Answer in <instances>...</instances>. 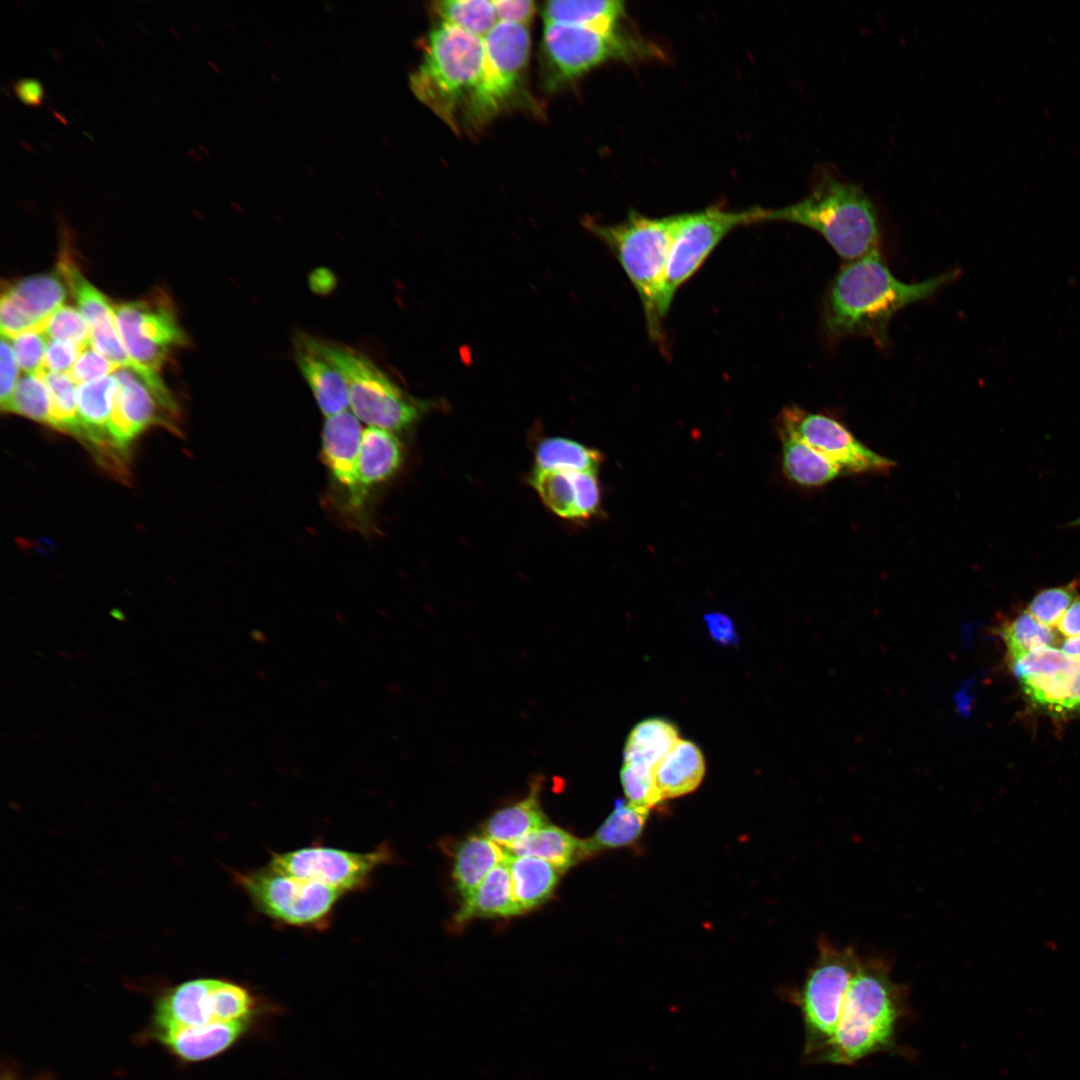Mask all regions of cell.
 Wrapping results in <instances>:
<instances>
[{
    "mask_svg": "<svg viewBox=\"0 0 1080 1080\" xmlns=\"http://www.w3.org/2000/svg\"><path fill=\"white\" fill-rule=\"evenodd\" d=\"M959 275L951 270L921 282L897 279L879 248L844 264L830 282L823 301V323L833 340L863 337L886 347L888 326L902 309L935 294Z\"/></svg>",
    "mask_w": 1080,
    "mask_h": 1080,
    "instance_id": "obj_1",
    "label": "cell"
},
{
    "mask_svg": "<svg viewBox=\"0 0 1080 1080\" xmlns=\"http://www.w3.org/2000/svg\"><path fill=\"white\" fill-rule=\"evenodd\" d=\"M765 221L799 224L818 232L846 262L878 249L879 212L862 184L823 163L814 171L809 193L800 201L767 210Z\"/></svg>",
    "mask_w": 1080,
    "mask_h": 1080,
    "instance_id": "obj_2",
    "label": "cell"
},
{
    "mask_svg": "<svg viewBox=\"0 0 1080 1080\" xmlns=\"http://www.w3.org/2000/svg\"><path fill=\"white\" fill-rule=\"evenodd\" d=\"M906 992L880 959H861L850 983L835 1033L816 1063L851 1065L895 1048L906 1013Z\"/></svg>",
    "mask_w": 1080,
    "mask_h": 1080,
    "instance_id": "obj_3",
    "label": "cell"
},
{
    "mask_svg": "<svg viewBox=\"0 0 1080 1080\" xmlns=\"http://www.w3.org/2000/svg\"><path fill=\"white\" fill-rule=\"evenodd\" d=\"M678 215L648 217L631 211L617 224H584L613 252L634 286L652 338H662L661 293Z\"/></svg>",
    "mask_w": 1080,
    "mask_h": 1080,
    "instance_id": "obj_4",
    "label": "cell"
},
{
    "mask_svg": "<svg viewBox=\"0 0 1080 1080\" xmlns=\"http://www.w3.org/2000/svg\"><path fill=\"white\" fill-rule=\"evenodd\" d=\"M483 39L441 23L426 42L423 61L411 77L415 95L449 126L456 128L478 85Z\"/></svg>",
    "mask_w": 1080,
    "mask_h": 1080,
    "instance_id": "obj_5",
    "label": "cell"
},
{
    "mask_svg": "<svg viewBox=\"0 0 1080 1080\" xmlns=\"http://www.w3.org/2000/svg\"><path fill=\"white\" fill-rule=\"evenodd\" d=\"M327 359L343 376L354 415L370 427L391 432L408 429L430 408L412 397L364 353L347 345L318 339Z\"/></svg>",
    "mask_w": 1080,
    "mask_h": 1080,
    "instance_id": "obj_6",
    "label": "cell"
},
{
    "mask_svg": "<svg viewBox=\"0 0 1080 1080\" xmlns=\"http://www.w3.org/2000/svg\"><path fill=\"white\" fill-rule=\"evenodd\" d=\"M859 962L851 946L826 940L820 943L817 959L794 998L804 1025V1056L809 1062H816L833 1037Z\"/></svg>",
    "mask_w": 1080,
    "mask_h": 1080,
    "instance_id": "obj_7",
    "label": "cell"
},
{
    "mask_svg": "<svg viewBox=\"0 0 1080 1080\" xmlns=\"http://www.w3.org/2000/svg\"><path fill=\"white\" fill-rule=\"evenodd\" d=\"M766 209L728 211L720 207L679 214L661 293L664 317L676 291L703 264L720 241L735 228L765 221Z\"/></svg>",
    "mask_w": 1080,
    "mask_h": 1080,
    "instance_id": "obj_8",
    "label": "cell"
},
{
    "mask_svg": "<svg viewBox=\"0 0 1080 1080\" xmlns=\"http://www.w3.org/2000/svg\"><path fill=\"white\" fill-rule=\"evenodd\" d=\"M235 880L253 904L281 923L320 926L328 920L343 892L324 884L282 873L270 865L236 873Z\"/></svg>",
    "mask_w": 1080,
    "mask_h": 1080,
    "instance_id": "obj_9",
    "label": "cell"
},
{
    "mask_svg": "<svg viewBox=\"0 0 1080 1080\" xmlns=\"http://www.w3.org/2000/svg\"><path fill=\"white\" fill-rule=\"evenodd\" d=\"M526 26L498 22L483 38L484 58L466 115L480 123L496 114L520 88L530 53Z\"/></svg>",
    "mask_w": 1080,
    "mask_h": 1080,
    "instance_id": "obj_10",
    "label": "cell"
},
{
    "mask_svg": "<svg viewBox=\"0 0 1080 1080\" xmlns=\"http://www.w3.org/2000/svg\"><path fill=\"white\" fill-rule=\"evenodd\" d=\"M652 48L615 32L545 24L542 51L551 83L571 81L612 59L649 56Z\"/></svg>",
    "mask_w": 1080,
    "mask_h": 1080,
    "instance_id": "obj_11",
    "label": "cell"
},
{
    "mask_svg": "<svg viewBox=\"0 0 1080 1080\" xmlns=\"http://www.w3.org/2000/svg\"><path fill=\"white\" fill-rule=\"evenodd\" d=\"M122 343L134 363L160 375L170 353L187 343L173 304L167 295L114 305Z\"/></svg>",
    "mask_w": 1080,
    "mask_h": 1080,
    "instance_id": "obj_12",
    "label": "cell"
},
{
    "mask_svg": "<svg viewBox=\"0 0 1080 1080\" xmlns=\"http://www.w3.org/2000/svg\"><path fill=\"white\" fill-rule=\"evenodd\" d=\"M1009 663L1033 704L1056 716L1080 715V659L1044 647Z\"/></svg>",
    "mask_w": 1080,
    "mask_h": 1080,
    "instance_id": "obj_13",
    "label": "cell"
},
{
    "mask_svg": "<svg viewBox=\"0 0 1080 1080\" xmlns=\"http://www.w3.org/2000/svg\"><path fill=\"white\" fill-rule=\"evenodd\" d=\"M390 856L389 848L384 845L366 853L312 846L274 854L269 865L282 873L345 893L366 887L371 874Z\"/></svg>",
    "mask_w": 1080,
    "mask_h": 1080,
    "instance_id": "obj_14",
    "label": "cell"
},
{
    "mask_svg": "<svg viewBox=\"0 0 1080 1080\" xmlns=\"http://www.w3.org/2000/svg\"><path fill=\"white\" fill-rule=\"evenodd\" d=\"M786 430L819 451L841 468L843 473L887 471L895 462L862 444L840 421L790 405L777 421Z\"/></svg>",
    "mask_w": 1080,
    "mask_h": 1080,
    "instance_id": "obj_15",
    "label": "cell"
},
{
    "mask_svg": "<svg viewBox=\"0 0 1080 1080\" xmlns=\"http://www.w3.org/2000/svg\"><path fill=\"white\" fill-rule=\"evenodd\" d=\"M117 388L110 421L115 446L130 457L132 442L145 430L158 426L179 435V416L170 412L133 371L118 368Z\"/></svg>",
    "mask_w": 1080,
    "mask_h": 1080,
    "instance_id": "obj_16",
    "label": "cell"
},
{
    "mask_svg": "<svg viewBox=\"0 0 1080 1080\" xmlns=\"http://www.w3.org/2000/svg\"><path fill=\"white\" fill-rule=\"evenodd\" d=\"M292 343L297 366L321 412L329 417L347 410L350 403L346 382L320 350L318 338L297 331Z\"/></svg>",
    "mask_w": 1080,
    "mask_h": 1080,
    "instance_id": "obj_17",
    "label": "cell"
},
{
    "mask_svg": "<svg viewBox=\"0 0 1080 1080\" xmlns=\"http://www.w3.org/2000/svg\"><path fill=\"white\" fill-rule=\"evenodd\" d=\"M214 980L215 978L192 979L164 991L155 1004V1033L217 1022L213 1008Z\"/></svg>",
    "mask_w": 1080,
    "mask_h": 1080,
    "instance_id": "obj_18",
    "label": "cell"
},
{
    "mask_svg": "<svg viewBox=\"0 0 1080 1080\" xmlns=\"http://www.w3.org/2000/svg\"><path fill=\"white\" fill-rule=\"evenodd\" d=\"M362 435L359 419L348 410L327 417L322 429V460L349 497L356 486Z\"/></svg>",
    "mask_w": 1080,
    "mask_h": 1080,
    "instance_id": "obj_19",
    "label": "cell"
},
{
    "mask_svg": "<svg viewBox=\"0 0 1080 1080\" xmlns=\"http://www.w3.org/2000/svg\"><path fill=\"white\" fill-rule=\"evenodd\" d=\"M402 461L403 449L393 432L377 427L365 429L357 462L356 486L349 497L351 505L359 507L369 490L390 479Z\"/></svg>",
    "mask_w": 1080,
    "mask_h": 1080,
    "instance_id": "obj_20",
    "label": "cell"
},
{
    "mask_svg": "<svg viewBox=\"0 0 1080 1080\" xmlns=\"http://www.w3.org/2000/svg\"><path fill=\"white\" fill-rule=\"evenodd\" d=\"M245 1021L213 1022L200 1027L175 1028L156 1035L175 1055L186 1061H201L229 1048L244 1032Z\"/></svg>",
    "mask_w": 1080,
    "mask_h": 1080,
    "instance_id": "obj_21",
    "label": "cell"
},
{
    "mask_svg": "<svg viewBox=\"0 0 1080 1080\" xmlns=\"http://www.w3.org/2000/svg\"><path fill=\"white\" fill-rule=\"evenodd\" d=\"M705 760L699 747L679 739L654 768L656 786L663 800L693 792L702 782Z\"/></svg>",
    "mask_w": 1080,
    "mask_h": 1080,
    "instance_id": "obj_22",
    "label": "cell"
},
{
    "mask_svg": "<svg viewBox=\"0 0 1080 1080\" xmlns=\"http://www.w3.org/2000/svg\"><path fill=\"white\" fill-rule=\"evenodd\" d=\"M2 292L9 295L33 320L41 331L44 322L63 306L67 285L56 269L54 272L33 274L7 284Z\"/></svg>",
    "mask_w": 1080,
    "mask_h": 1080,
    "instance_id": "obj_23",
    "label": "cell"
},
{
    "mask_svg": "<svg viewBox=\"0 0 1080 1080\" xmlns=\"http://www.w3.org/2000/svg\"><path fill=\"white\" fill-rule=\"evenodd\" d=\"M510 855L509 851L484 835H471L457 848L453 879L463 900L469 899L489 872Z\"/></svg>",
    "mask_w": 1080,
    "mask_h": 1080,
    "instance_id": "obj_24",
    "label": "cell"
},
{
    "mask_svg": "<svg viewBox=\"0 0 1080 1080\" xmlns=\"http://www.w3.org/2000/svg\"><path fill=\"white\" fill-rule=\"evenodd\" d=\"M541 782L531 783L529 794L522 800L496 811L485 823V835L508 849L536 829L546 825L540 805Z\"/></svg>",
    "mask_w": 1080,
    "mask_h": 1080,
    "instance_id": "obj_25",
    "label": "cell"
},
{
    "mask_svg": "<svg viewBox=\"0 0 1080 1080\" xmlns=\"http://www.w3.org/2000/svg\"><path fill=\"white\" fill-rule=\"evenodd\" d=\"M521 913L514 897L507 858L495 866L473 895L463 902L455 921L464 923L476 917H509Z\"/></svg>",
    "mask_w": 1080,
    "mask_h": 1080,
    "instance_id": "obj_26",
    "label": "cell"
},
{
    "mask_svg": "<svg viewBox=\"0 0 1080 1080\" xmlns=\"http://www.w3.org/2000/svg\"><path fill=\"white\" fill-rule=\"evenodd\" d=\"M784 474L803 487H819L843 474L839 466L792 433L777 428Z\"/></svg>",
    "mask_w": 1080,
    "mask_h": 1080,
    "instance_id": "obj_27",
    "label": "cell"
},
{
    "mask_svg": "<svg viewBox=\"0 0 1080 1080\" xmlns=\"http://www.w3.org/2000/svg\"><path fill=\"white\" fill-rule=\"evenodd\" d=\"M515 856L545 860L560 872L586 858L583 840L554 825H544L507 849Z\"/></svg>",
    "mask_w": 1080,
    "mask_h": 1080,
    "instance_id": "obj_28",
    "label": "cell"
},
{
    "mask_svg": "<svg viewBox=\"0 0 1080 1080\" xmlns=\"http://www.w3.org/2000/svg\"><path fill=\"white\" fill-rule=\"evenodd\" d=\"M625 11L619 0H554L542 8L544 24L558 23L615 32Z\"/></svg>",
    "mask_w": 1080,
    "mask_h": 1080,
    "instance_id": "obj_29",
    "label": "cell"
},
{
    "mask_svg": "<svg viewBox=\"0 0 1080 1080\" xmlns=\"http://www.w3.org/2000/svg\"><path fill=\"white\" fill-rule=\"evenodd\" d=\"M508 865L514 897L522 913L543 904L559 881L560 871L539 858L510 854Z\"/></svg>",
    "mask_w": 1080,
    "mask_h": 1080,
    "instance_id": "obj_30",
    "label": "cell"
},
{
    "mask_svg": "<svg viewBox=\"0 0 1080 1080\" xmlns=\"http://www.w3.org/2000/svg\"><path fill=\"white\" fill-rule=\"evenodd\" d=\"M678 740V729L672 722L660 718L643 720L626 739L623 763L654 769Z\"/></svg>",
    "mask_w": 1080,
    "mask_h": 1080,
    "instance_id": "obj_31",
    "label": "cell"
},
{
    "mask_svg": "<svg viewBox=\"0 0 1080 1080\" xmlns=\"http://www.w3.org/2000/svg\"><path fill=\"white\" fill-rule=\"evenodd\" d=\"M648 813L627 801L616 800L605 821L590 838L583 840L586 857L601 850L631 845L640 837Z\"/></svg>",
    "mask_w": 1080,
    "mask_h": 1080,
    "instance_id": "obj_32",
    "label": "cell"
},
{
    "mask_svg": "<svg viewBox=\"0 0 1080 1080\" xmlns=\"http://www.w3.org/2000/svg\"><path fill=\"white\" fill-rule=\"evenodd\" d=\"M57 270L69 288L77 309L90 328L115 318L114 305L81 273L67 249H63Z\"/></svg>",
    "mask_w": 1080,
    "mask_h": 1080,
    "instance_id": "obj_33",
    "label": "cell"
},
{
    "mask_svg": "<svg viewBox=\"0 0 1080 1080\" xmlns=\"http://www.w3.org/2000/svg\"><path fill=\"white\" fill-rule=\"evenodd\" d=\"M535 460L539 469L596 473L602 455L574 440L551 437L538 444Z\"/></svg>",
    "mask_w": 1080,
    "mask_h": 1080,
    "instance_id": "obj_34",
    "label": "cell"
},
{
    "mask_svg": "<svg viewBox=\"0 0 1080 1080\" xmlns=\"http://www.w3.org/2000/svg\"><path fill=\"white\" fill-rule=\"evenodd\" d=\"M441 23L484 38L499 22L493 0H442L432 4Z\"/></svg>",
    "mask_w": 1080,
    "mask_h": 1080,
    "instance_id": "obj_35",
    "label": "cell"
},
{
    "mask_svg": "<svg viewBox=\"0 0 1080 1080\" xmlns=\"http://www.w3.org/2000/svg\"><path fill=\"white\" fill-rule=\"evenodd\" d=\"M574 472L535 468L529 478L543 503L565 519H579Z\"/></svg>",
    "mask_w": 1080,
    "mask_h": 1080,
    "instance_id": "obj_36",
    "label": "cell"
},
{
    "mask_svg": "<svg viewBox=\"0 0 1080 1080\" xmlns=\"http://www.w3.org/2000/svg\"><path fill=\"white\" fill-rule=\"evenodd\" d=\"M51 399L49 427L78 439L80 422L77 405V386L69 373L44 371Z\"/></svg>",
    "mask_w": 1080,
    "mask_h": 1080,
    "instance_id": "obj_37",
    "label": "cell"
},
{
    "mask_svg": "<svg viewBox=\"0 0 1080 1080\" xmlns=\"http://www.w3.org/2000/svg\"><path fill=\"white\" fill-rule=\"evenodd\" d=\"M51 399L44 371L25 373L19 381L4 412L17 414L37 423L49 425Z\"/></svg>",
    "mask_w": 1080,
    "mask_h": 1080,
    "instance_id": "obj_38",
    "label": "cell"
},
{
    "mask_svg": "<svg viewBox=\"0 0 1080 1080\" xmlns=\"http://www.w3.org/2000/svg\"><path fill=\"white\" fill-rule=\"evenodd\" d=\"M255 1006L249 990L225 979L214 980L213 1008L217 1022L245 1021Z\"/></svg>",
    "mask_w": 1080,
    "mask_h": 1080,
    "instance_id": "obj_39",
    "label": "cell"
},
{
    "mask_svg": "<svg viewBox=\"0 0 1080 1080\" xmlns=\"http://www.w3.org/2000/svg\"><path fill=\"white\" fill-rule=\"evenodd\" d=\"M620 780L627 802L644 811L663 801L654 778V769L623 763Z\"/></svg>",
    "mask_w": 1080,
    "mask_h": 1080,
    "instance_id": "obj_40",
    "label": "cell"
},
{
    "mask_svg": "<svg viewBox=\"0 0 1080 1080\" xmlns=\"http://www.w3.org/2000/svg\"><path fill=\"white\" fill-rule=\"evenodd\" d=\"M41 331L48 339L71 342L81 348L91 346V328L78 309L63 305L44 322Z\"/></svg>",
    "mask_w": 1080,
    "mask_h": 1080,
    "instance_id": "obj_41",
    "label": "cell"
},
{
    "mask_svg": "<svg viewBox=\"0 0 1080 1080\" xmlns=\"http://www.w3.org/2000/svg\"><path fill=\"white\" fill-rule=\"evenodd\" d=\"M1079 588V580H1074L1066 585L1042 590L1033 597L1026 611L1040 623L1052 626L1077 597Z\"/></svg>",
    "mask_w": 1080,
    "mask_h": 1080,
    "instance_id": "obj_42",
    "label": "cell"
},
{
    "mask_svg": "<svg viewBox=\"0 0 1080 1080\" xmlns=\"http://www.w3.org/2000/svg\"><path fill=\"white\" fill-rule=\"evenodd\" d=\"M8 339L21 370L25 373L44 371L43 363L49 339L42 331L29 330Z\"/></svg>",
    "mask_w": 1080,
    "mask_h": 1080,
    "instance_id": "obj_43",
    "label": "cell"
},
{
    "mask_svg": "<svg viewBox=\"0 0 1080 1080\" xmlns=\"http://www.w3.org/2000/svg\"><path fill=\"white\" fill-rule=\"evenodd\" d=\"M119 367L110 362L91 346L84 348L68 372L79 385L113 374Z\"/></svg>",
    "mask_w": 1080,
    "mask_h": 1080,
    "instance_id": "obj_44",
    "label": "cell"
},
{
    "mask_svg": "<svg viewBox=\"0 0 1080 1080\" xmlns=\"http://www.w3.org/2000/svg\"><path fill=\"white\" fill-rule=\"evenodd\" d=\"M574 481L577 490V510L579 519L589 518L598 512L600 507V486L596 473L574 472Z\"/></svg>",
    "mask_w": 1080,
    "mask_h": 1080,
    "instance_id": "obj_45",
    "label": "cell"
},
{
    "mask_svg": "<svg viewBox=\"0 0 1080 1080\" xmlns=\"http://www.w3.org/2000/svg\"><path fill=\"white\" fill-rule=\"evenodd\" d=\"M83 349L71 342L49 339L43 370L54 373H68Z\"/></svg>",
    "mask_w": 1080,
    "mask_h": 1080,
    "instance_id": "obj_46",
    "label": "cell"
},
{
    "mask_svg": "<svg viewBox=\"0 0 1080 1080\" xmlns=\"http://www.w3.org/2000/svg\"><path fill=\"white\" fill-rule=\"evenodd\" d=\"M1 388H0V400L1 409L5 411L10 399L14 393V390L19 381V365L15 357L11 342L8 338L1 336Z\"/></svg>",
    "mask_w": 1080,
    "mask_h": 1080,
    "instance_id": "obj_47",
    "label": "cell"
},
{
    "mask_svg": "<svg viewBox=\"0 0 1080 1080\" xmlns=\"http://www.w3.org/2000/svg\"><path fill=\"white\" fill-rule=\"evenodd\" d=\"M499 22L528 26L532 21L536 6L531 0H493Z\"/></svg>",
    "mask_w": 1080,
    "mask_h": 1080,
    "instance_id": "obj_48",
    "label": "cell"
},
{
    "mask_svg": "<svg viewBox=\"0 0 1080 1080\" xmlns=\"http://www.w3.org/2000/svg\"><path fill=\"white\" fill-rule=\"evenodd\" d=\"M706 628L712 640L723 646L736 644L738 635L731 618L722 612H710L704 615Z\"/></svg>",
    "mask_w": 1080,
    "mask_h": 1080,
    "instance_id": "obj_49",
    "label": "cell"
},
{
    "mask_svg": "<svg viewBox=\"0 0 1080 1080\" xmlns=\"http://www.w3.org/2000/svg\"><path fill=\"white\" fill-rule=\"evenodd\" d=\"M1049 627L1054 635L1052 647H1057L1064 639L1080 635V593L1060 619L1054 625Z\"/></svg>",
    "mask_w": 1080,
    "mask_h": 1080,
    "instance_id": "obj_50",
    "label": "cell"
},
{
    "mask_svg": "<svg viewBox=\"0 0 1080 1080\" xmlns=\"http://www.w3.org/2000/svg\"><path fill=\"white\" fill-rule=\"evenodd\" d=\"M13 89L16 96L26 105H39L42 99V87L38 80L31 78L19 79L14 82Z\"/></svg>",
    "mask_w": 1080,
    "mask_h": 1080,
    "instance_id": "obj_51",
    "label": "cell"
},
{
    "mask_svg": "<svg viewBox=\"0 0 1080 1080\" xmlns=\"http://www.w3.org/2000/svg\"><path fill=\"white\" fill-rule=\"evenodd\" d=\"M330 276H332V274L326 270L314 271L310 280L312 288L318 289L320 292H322L323 289L327 291V288H331L330 283H334L333 278L330 279Z\"/></svg>",
    "mask_w": 1080,
    "mask_h": 1080,
    "instance_id": "obj_52",
    "label": "cell"
},
{
    "mask_svg": "<svg viewBox=\"0 0 1080 1080\" xmlns=\"http://www.w3.org/2000/svg\"><path fill=\"white\" fill-rule=\"evenodd\" d=\"M1068 526H1070V527H1078V526H1080V517L1075 519L1074 521L1070 522L1068 524Z\"/></svg>",
    "mask_w": 1080,
    "mask_h": 1080,
    "instance_id": "obj_53",
    "label": "cell"
}]
</instances>
